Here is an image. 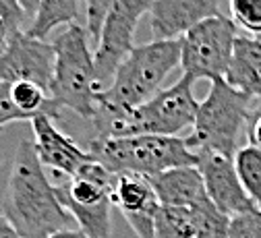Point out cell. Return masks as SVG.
I'll return each mask as SVG.
<instances>
[{
    "mask_svg": "<svg viewBox=\"0 0 261 238\" xmlns=\"http://www.w3.org/2000/svg\"><path fill=\"white\" fill-rule=\"evenodd\" d=\"M3 214L23 238H48L60 230H67L73 220L62 207L46 168L40 162L36 145L29 139L19 141L17 145Z\"/></svg>",
    "mask_w": 261,
    "mask_h": 238,
    "instance_id": "1",
    "label": "cell"
},
{
    "mask_svg": "<svg viewBox=\"0 0 261 238\" xmlns=\"http://www.w3.org/2000/svg\"><path fill=\"white\" fill-rule=\"evenodd\" d=\"M149 182L162 207H195L210 199L197 166L168 170L149 178Z\"/></svg>",
    "mask_w": 261,
    "mask_h": 238,
    "instance_id": "14",
    "label": "cell"
},
{
    "mask_svg": "<svg viewBox=\"0 0 261 238\" xmlns=\"http://www.w3.org/2000/svg\"><path fill=\"white\" fill-rule=\"evenodd\" d=\"M195 79L182 75L176 83L160 89L149 101L135 110H106L95 108L91 120L95 139L137 137V135H164L178 137L185 128H193L199 101L193 93Z\"/></svg>",
    "mask_w": 261,
    "mask_h": 238,
    "instance_id": "2",
    "label": "cell"
},
{
    "mask_svg": "<svg viewBox=\"0 0 261 238\" xmlns=\"http://www.w3.org/2000/svg\"><path fill=\"white\" fill-rule=\"evenodd\" d=\"M0 133H3V126H0ZM3 160H5V157H3V153H0V166H3Z\"/></svg>",
    "mask_w": 261,
    "mask_h": 238,
    "instance_id": "29",
    "label": "cell"
},
{
    "mask_svg": "<svg viewBox=\"0 0 261 238\" xmlns=\"http://www.w3.org/2000/svg\"><path fill=\"white\" fill-rule=\"evenodd\" d=\"M199 172L205 182L207 197L214 205L226 216H241L259 209L257 203L247 195L239 180L234 157L222 155L218 151H199Z\"/></svg>",
    "mask_w": 261,
    "mask_h": 238,
    "instance_id": "10",
    "label": "cell"
},
{
    "mask_svg": "<svg viewBox=\"0 0 261 238\" xmlns=\"http://www.w3.org/2000/svg\"><path fill=\"white\" fill-rule=\"evenodd\" d=\"M54 46L46 40L31 38L19 31L11 38L7 50L0 54V83H38L50 93L54 77Z\"/></svg>",
    "mask_w": 261,
    "mask_h": 238,
    "instance_id": "9",
    "label": "cell"
},
{
    "mask_svg": "<svg viewBox=\"0 0 261 238\" xmlns=\"http://www.w3.org/2000/svg\"><path fill=\"white\" fill-rule=\"evenodd\" d=\"M48 238H89V236L79 228H67V230H60V232H56Z\"/></svg>",
    "mask_w": 261,
    "mask_h": 238,
    "instance_id": "28",
    "label": "cell"
},
{
    "mask_svg": "<svg viewBox=\"0 0 261 238\" xmlns=\"http://www.w3.org/2000/svg\"><path fill=\"white\" fill-rule=\"evenodd\" d=\"M259 209H261V203H259Z\"/></svg>",
    "mask_w": 261,
    "mask_h": 238,
    "instance_id": "31",
    "label": "cell"
},
{
    "mask_svg": "<svg viewBox=\"0 0 261 238\" xmlns=\"http://www.w3.org/2000/svg\"><path fill=\"white\" fill-rule=\"evenodd\" d=\"M0 238H23L17 228L5 218V214H0Z\"/></svg>",
    "mask_w": 261,
    "mask_h": 238,
    "instance_id": "26",
    "label": "cell"
},
{
    "mask_svg": "<svg viewBox=\"0 0 261 238\" xmlns=\"http://www.w3.org/2000/svg\"><path fill=\"white\" fill-rule=\"evenodd\" d=\"M54 46V77L50 97L60 108H69L85 120H93L97 95L104 85L97 79L95 58L89 50V33L83 25H69L58 33Z\"/></svg>",
    "mask_w": 261,
    "mask_h": 238,
    "instance_id": "4",
    "label": "cell"
},
{
    "mask_svg": "<svg viewBox=\"0 0 261 238\" xmlns=\"http://www.w3.org/2000/svg\"><path fill=\"white\" fill-rule=\"evenodd\" d=\"M17 120H29V116L15 106L11 95V83H0V126H5L9 122H17Z\"/></svg>",
    "mask_w": 261,
    "mask_h": 238,
    "instance_id": "23",
    "label": "cell"
},
{
    "mask_svg": "<svg viewBox=\"0 0 261 238\" xmlns=\"http://www.w3.org/2000/svg\"><path fill=\"white\" fill-rule=\"evenodd\" d=\"M13 36H15V31L7 25V21L3 17H0V54L7 50V46H9V42H11Z\"/></svg>",
    "mask_w": 261,
    "mask_h": 238,
    "instance_id": "27",
    "label": "cell"
},
{
    "mask_svg": "<svg viewBox=\"0 0 261 238\" xmlns=\"http://www.w3.org/2000/svg\"><path fill=\"white\" fill-rule=\"evenodd\" d=\"M245 137L249 145L261 149V99H253V104H251L247 126H245Z\"/></svg>",
    "mask_w": 261,
    "mask_h": 238,
    "instance_id": "24",
    "label": "cell"
},
{
    "mask_svg": "<svg viewBox=\"0 0 261 238\" xmlns=\"http://www.w3.org/2000/svg\"><path fill=\"white\" fill-rule=\"evenodd\" d=\"M239 27L222 13L193 27L180 40V66L195 81L224 79L230 66Z\"/></svg>",
    "mask_w": 261,
    "mask_h": 238,
    "instance_id": "7",
    "label": "cell"
},
{
    "mask_svg": "<svg viewBox=\"0 0 261 238\" xmlns=\"http://www.w3.org/2000/svg\"><path fill=\"white\" fill-rule=\"evenodd\" d=\"M112 201L139 238H155V218L162 205L149 178L120 174Z\"/></svg>",
    "mask_w": 261,
    "mask_h": 238,
    "instance_id": "13",
    "label": "cell"
},
{
    "mask_svg": "<svg viewBox=\"0 0 261 238\" xmlns=\"http://www.w3.org/2000/svg\"><path fill=\"white\" fill-rule=\"evenodd\" d=\"M153 0H114L102 23V36L93 52L100 83L112 81L120 62L135 48L137 23L149 13Z\"/></svg>",
    "mask_w": 261,
    "mask_h": 238,
    "instance_id": "8",
    "label": "cell"
},
{
    "mask_svg": "<svg viewBox=\"0 0 261 238\" xmlns=\"http://www.w3.org/2000/svg\"><path fill=\"white\" fill-rule=\"evenodd\" d=\"M253 99L255 97L230 87L224 79L212 81L205 99L199 101L191 135L185 139L189 149L195 153L218 151L222 155L234 157V153L241 149L239 141L245 135Z\"/></svg>",
    "mask_w": 261,
    "mask_h": 238,
    "instance_id": "6",
    "label": "cell"
},
{
    "mask_svg": "<svg viewBox=\"0 0 261 238\" xmlns=\"http://www.w3.org/2000/svg\"><path fill=\"white\" fill-rule=\"evenodd\" d=\"M180 64V40L135 46L120 62L112 81L97 95V108L135 110L149 101L164 79Z\"/></svg>",
    "mask_w": 261,
    "mask_h": 238,
    "instance_id": "3",
    "label": "cell"
},
{
    "mask_svg": "<svg viewBox=\"0 0 261 238\" xmlns=\"http://www.w3.org/2000/svg\"><path fill=\"white\" fill-rule=\"evenodd\" d=\"M155 238H195L191 207H160Z\"/></svg>",
    "mask_w": 261,
    "mask_h": 238,
    "instance_id": "19",
    "label": "cell"
},
{
    "mask_svg": "<svg viewBox=\"0 0 261 238\" xmlns=\"http://www.w3.org/2000/svg\"><path fill=\"white\" fill-rule=\"evenodd\" d=\"M31 130L36 137L34 145L40 155V162L44 164V168H50L54 174L71 178L87 162H91V155L83 151L69 135L60 133L50 116H36L31 120Z\"/></svg>",
    "mask_w": 261,
    "mask_h": 238,
    "instance_id": "12",
    "label": "cell"
},
{
    "mask_svg": "<svg viewBox=\"0 0 261 238\" xmlns=\"http://www.w3.org/2000/svg\"><path fill=\"white\" fill-rule=\"evenodd\" d=\"M195 238H230V216L220 211L210 199L191 207Z\"/></svg>",
    "mask_w": 261,
    "mask_h": 238,
    "instance_id": "17",
    "label": "cell"
},
{
    "mask_svg": "<svg viewBox=\"0 0 261 238\" xmlns=\"http://www.w3.org/2000/svg\"><path fill=\"white\" fill-rule=\"evenodd\" d=\"M224 81L255 99H261V38L239 36Z\"/></svg>",
    "mask_w": 261,
    "mask_h": 238,
    "instance_id": "15",
    "label": "cell"
},
{
    "mask_svg": "<svg viewBox=\"0 0 261 238\" xmlns=\"http://www.w3.org/2000/svg\"><path fill=\"white\" fill-rule=\"evenodd\" d=\"M85 3V29L89 38L97 44L102 36V23L114 0H83Z\"/></svg>",
    "mask_w": 261,
    "mask_h": 238,
    "instance_id": "21",
    "label": "cell"
},
{
    "mask_svg": "<svg viewBox=\"0 0 261 238\" xmlns=\"http://www.w3.org/2000/svg\"><path fill=\"white\" fill-rule=\"evenodd\" d=\"M237 27L261 38V0H228Z\"/></svg>",
    "mask_w": 261,
    "mask_h": 238,
    "instance_id": "20",
    "label": "cell"
},
{
    "mask_svg": "<svg viewBox=\"0 0 261 238\" xmlns=\"http://www.w3.org/2000/svg\"><path fill=\"white\" fill-rule=\"evenodd\" d=\"M234 168L247 195L259 205L261 203V149L249 143L243 145L234 153Z\"/></svg>",
    "mask_w": 261,
    "mask_h": 238,
    "instance_id": "18",
    "label": "cell"
},
{
    "mask_svg": "<svg viewBox=\"0 0 261 238\" xmlns=\"http://www.w3.org/2000/svg\"><path fill=\"white\" fill-rule=\"evenodd\" d=\"M0 13H3V5H0Z\"/></svg>",
    "mask_w": 261,
    "mask_h": 238,
    "instance_id": "30",
    "label": "cell"
},
{
    "mask_svg": "<svg viewBox=\"0 0 261 238\" xmlns=\"http://www.w3.org/2000/svg\"><path fill=\"white\" fill-rule=\"evenodd\" d=\"M40 3L42 0H19V7L23 11L25 19H29V25L34 23V19H36V15L40 11Z\"/></svg>",
    "mask_w": 261,
    "mask_h": 238,
    "instance_id": "25",
    "label": "cell"
},
{
    "mask_svg": "<svg viewBox=\"0 0 261 238\" xmlns=\"http://www.w3.org/2000/svg\"><path fill=\"white\" fill-rule=\"evenodd\" d=\"M81 13V0H42L40 11L25 31L31 38L46 40L48 33L58 25H77Z\"/></svg>",
    "mask_w": 261,
    "mask_h": 238,
    "instance_id": "16",
    "label": "cell"
},
{
    "mask_svg": "<svg viewBox=\"0 0 261 238\" xmlns=\"http://www.w3.org/2000/svg\"><path fill=\"white\" fill-rule=\"evenodd\" d=\"M222 0H153L149 9L151 38L158 42L182 40L187 33L220 15Z\"/></svg>",
    "mask_w": 261,
    "mask_h": 238,
    "instance_id": "11",
    "label": "cell"
},
{
    "mask_svg": "<svg viewBox=\"0 0 261 238\" xmlns=\"http://www.w3.org/2000/svg\"><path fill=\"white\" fill-rule=\"evenodd\" d=\"M230 238H261V209L230 218Z\"/></svg>",
    "mask_w": 261,
    "mask_h": 238,
    "instance_id": "22",
    "label": "cell"
},
{
    "mask_svg": "<svg viewBox=\"0 0 261 238\" xmlns=\"http://www.w3.org/2000/svg\"><path fill=\"white\" fill-rule=\"evenodd\" d=\"M87 153L116 176L137 174L153 178L174 168L199 164V155L189 149L185 139L164 135H137L118 139L93 137L87 145Z\"/></svg>",
    "mask_w": 261,
    "mask_h": 238,
    "instance_id": "5",
    "label": "cell"
}]
</instances>
